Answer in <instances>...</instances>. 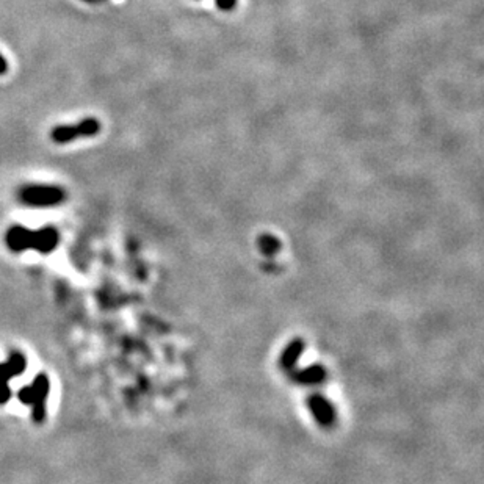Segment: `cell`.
I'll return each mask as SVG.
<instances>
[{
	"mask_svg": "<svg viewBox=\"0 0 484 484\" xmlns=\"http://www.w3.org/2000/svg\"><path fill=\"white\" fill-rule=\"evenodd\" d=\"M60 243V234L58 230L49 226V228H43L39 230H35V246H33V250L41 252V254H49V252H52L55 248L58 246Z\"/></svg>",
	"mask_w": 484,
	"mask_h": 484,
	"instance_id": "ba28073f",
	"label": "cell"
},
{
	"mask_svg": "<svg viewBox=\"0 0 484 484\" xmlns=\"http://www.w3.org/2000/svg\"><path fill=\"white\" fill-rule=\"evenodd\" d=\"M257 246L261 250L262 254L265 256H274L280 251V241L278 237H274L272 234H262L261 237L257 239Z\"/></svg>",
	"mask_w": 484,
	"mask_h": 484,
	"instance_id": "30bf717a",
	"label": "cell"
},
{
	"mask_svg": "<svg viewBox=\"0 0 484 484\" xmlns=\"http://www.w3.org/2000/svg\"><path fill=\"white\" fill-rule=\"evenodd\" d=\"M5 243L13 252H24L35 246V230L22 226H13L5 234Z\"/></svg>",
	"mask_w": 484,
	"mask_h": 484,
	"instance_id": "5b68a950",
	"label": "cell"
},
{
	"mask_svg": "<svg viewBox=\"0 0 484 484\" xmlns=\"http://www.w3.org/2000/svg\"><path fill=\"white\" fill-rule=\"evenodd\" d=\"M50 392V381L47 375L39 373L33 380L32 384L22 387L18 392V398L25 406L32 408V419L36 424H43L46 420V402Z\"/></svg>",
	"mask_w": 484,
	"mask_h": 484,
	"instance_id": "6da1fadb",
	"label": "cell"
},
{
	"mask_svg": "<svg viewBox=\"0 0 484 484\" xmlns=\"http://www.w3.org/2000/svg\"><path fill=\"white\" fill-rule=\"evenodd\" d=\"M8 72V61L0 54V76H5Z\"/></svg>",
	"mask_w": 484,
	"mask_h": 484,
	"instance_id": "4fadbf2b",
	"label": "cell"
},
{
	"mask_svg": "<svg viewBox=\"0 0 484 484\" xmlns=\"http://www.w3.org/2000/svg\"><path fill=\"white\" fill-rule=\"evenodd\" d=\"M326 368L323 365H311V367H306L302 370H294L292 371V380L301 386H317L322 384L326 380Z\"/></svg>",
	"mask_w": 484,
	"mask_h": 484,
	"instance_id": "8992f818",
	"label": "cell"
},
{
	"mask_svg": "<svg viewBox=\"0 0 484 484\" xmlns=\"http://www.w3.org/2000/svg\"><path fill=\"white\" fill-rule=\"evenodd\" d=\"M304 348H306V345H304L301 339H294L287 343V346L279 356V367L287 371H294L298 361H300V358L302 356Z\"/></svg>",
	"mask_w": 484,
	"mask_h": 484,
	"instance_id": "52a82bcc",
	"label": "cell"
},
{
	"mask_svg": "<svg viewBox=\"0 0 484 484\" xmlns=\"http://www.w3.org/2000/svg\"><path fill=\"white\" fill-rule=\"evenodd\" d=\"M217 7L223 11H230L235 8V5H237V0H215Z\"/></svg>",
	"mask_w": 484,
	"mask_h": 484,
	"instance_id": "7c38bea8",
	"label": "cell"
},
{
	"mask_svg": "<svg viewBox=\"0 0 484 484\" xmlns=\"http://www.w3.org/2000/svg\"><path fill=\"white\" fill-rule=\"evenodd\" d=\"M80 138H91L100 132V122L96 118H85L77 124Z\"/></svg>",
	"mask_w": 484,
	"mask_h": 484,
	"instance_id": "8fae6325",
	"label": "cell"
},
{
	"mask_svg": "<svg viewBox=\"0 0 484 484\" xmlns=\"http://www.w3.org/2000/svg\"><path fill=\"white\" fill-rule=\"evenodd\" d=\"M77 138H80V133H78L77 126H69V124L54 127L52 132H50V140H52V142L57 143V144L71 143Z\"/></svg>",
	"mask_w": 484,
	"mask_h": 484,
	"instance_id": "9c48e42d",
	"label": "cell"
},
{
	"mask_svg": "<svg viewBox=\"0 0 484 484\" xmlns=\"http://www.w3.org/2000/svg\"><path fill=\"white\" fill-rule=\"evenodd\" d=\"M18 198L29 207H52L66 199V191L55 185H25L19 190Z\"/></svg>",
	"mask_w": 484,
	"mask_h": 484,
	"instance_id": "7a4b0ae2",
	"label": "cell"
},
{
	"mask_svg": "<svg viewBox=\"0 0 484 484\" xmlns=\"http://www.w3.org/2000/svg\"><path fill=\"white\" fill-rule=\"evenodd\" d=\"M83 2H87V3H98V2H100V0H83Z\"/></svg>",
	"mask_w": 484,
	"mask_h": 484,
	"instance_id": "5bb4252c",
	"label": "cell"
},
{
	"mask_svg": "<svg viewBox=\"0 0 484 484\" xmlns=\"http://www.w3.org/2000/svg\"><path fill=\"white\" fill-rule=\"evenodd\" d=\"M307 409L320 428H331L337 420L334 404L322 393H311L306 399Z\"/></svg>",
	"mask_w": 484,
	"mask_h": 484,
	"instance_id": "277c9868",
	"label": "cell"
},
{
	"mask_svg": "<svg viewBox=\"0 0 484 484\" xmlns=\"http://www.w3.org/2000/svg\"><path fill=\"white\" fill-rule=\"evenodd\" d=\"M27 368V358L22 353H11L7 362L0 364V404H5L10 402L11 390L8 387V382L21 376Z\"/></svg>",
	"mask_w": 484,
	"mask_h": 484,
	"instance_id": "3957f363",
	"label": "cell"
}]
</instances>
